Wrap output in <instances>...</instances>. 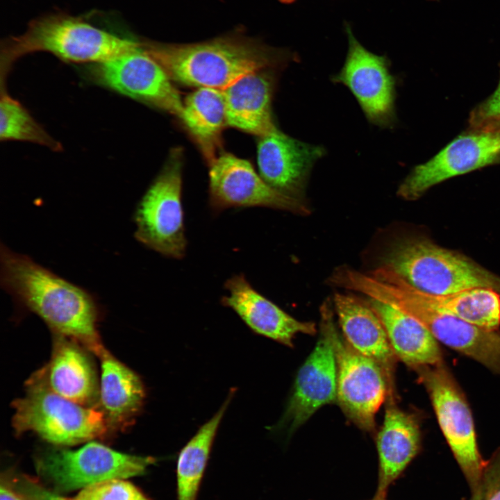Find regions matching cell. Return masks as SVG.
<instances>
[{
  "label": "cell",
  "instance_id": "cell-10",
  "mask_svg": "<svg viewBox=\"0 0 500 500\" xmlns=\"http://www.w3.org/2000/svg\"><path fill=\"white\" fill-rule=\"evenodd\" d=\"M329 300L320 309L319 334L311 353L299 369L285 411L275 428L292 434L320 408L337 402L335 328Z\"/></svg>",
  "mask_w": 500,
  "mask_h": 500
},
{
  "label": "cell",
  "instance_id": "cell-32",
  "mask_svg": "<svg viewBox=\"0 0 500 500\" xmlns=\"http://www.w3.org/2000/svg\"><path fill=\"white\" fill-rule=\"evenodd\" d=\"M487 489L481 484L474 490L473 496L470 500H485L487 494Z\"/></svg>",
  "mask_w": 500,
  "mask_h": 500
},
{
  "label": "cell",
  "instance_id": "cell-28",
  "mask_svg": "<svg viewBox=\"0 0 500 500\" xmlns=\"http://www.w3.org/2000/svg\"><path fill=\"white\" fill-rule=\"evenodd\" d=\"M72 500H150L125 479H111L79 491Z\"/></svg>",
  "mask_w": 500,
  "mask_h": 500
},
{
  "label": "cell",
  "instance_id": "cell-34",
  "mask_svg": "<svg viewBox=\"0 0 500 500\" xmlns=\"http://www.w3.org/2000/svg\"><path fill=\"white\" fill-rule=\"evenodd\" d=\"M372 500H388L387 496L375 494Z\"/></svg>",
  "mask_w": 500,
  "mask_h": 500
},
{
  "label": "cell",
  "instance_id": "cell-30",
  "mask_svg": "<svg viewBox=\"0 0 500 500\" xmlns=\"http://www.w3.org/2000/svg\"><path fill=\"white\" fill-rule=\"evenodd\" d=\"M19 489L26 500H68L33 481L19 483Z\"/></svg>",
  "mask_w": 500,
  "mask_h": 500
},
{
  "label": "cell",
  "instance_id": "cell-17",
  "mask_svg": "<svg viewBox=\"0 0 500 500\" xmlns=\"http://www.w3.org/2000/svg\"><path fill=\"white\" fill-rule=\"evenodd\" d=\"M87 351L72 339L54 335L49 361L29 379L79 405L99 408V385Z\"/></svg>",
  "mask_w": 500,
  "mask_h": 500
},
{
  "label": "cell",
  "instance_id": "cell-6",
  "mask_svg": "<svg viewBox=\"0 0 500 500\" xmlns=\"http://www.w3.org/2000/svg\"><path fill=\"white\" fill-rule=\"evenodd\" d=\"M26 385V394L12 403L17 434L32 432L52 444L71 446L109 431L100 409L74 403L29 378Z\"/></svg>",
  "mask_w": 500,
  "mask_h": 500
},
{
  "label": "cell",
  "instance_id": "cell-23",
  "mask_svg": "<svg viewBox=\"0 0 500 500\" xmlns=\"http://www.w3.org/2000/svg\"><path fill=\"white\" fill-rule=\"evenodd\" d=\"M366 301L381 319L397 360L412 369L443 362L437 340L419 321L384 302Z\"/></svg>",
  "mask_w": 500,
  "mask_h": 500
},
{
  "label": "cell",
  "instance_id": "cell-22",
  "mask_svg": "<svg viewBox=\"0 0 500 500\" xmlns=\"http://www.w3.org/2000/svg\"><path fill=\"white\" fill-rule=\"evenodd\" d=\"M101 361L99 408L108 431H123L131 426L144 406V383L134 371L117 359L106 348Z\"/></svg>",
  "mask_w": 500,
  "mask_h": 500
},
{
  "label": "cell",
  "instance_id": "cell-8",
  "mask_svg": "<svg viewBox=\"0 0 500 500\" xmlns=\"http://www.w3.org/2000/svg\"><path fill=\"white\" fill-rule=\"evenodd\" d=\"M156 461L151 456L129 454L90 441L76 449L45 450L38 456L35 467L56 491L69 492L111 479L143 475Z\"/></svg>",
  "mask_w": 500,
  "mask_h": 500
},
{
  "label": "cell",
  "instance_id": "cell-15",
  "mask_svg": "<svg viewBox=\"0 0 500 500\" xmlns=\"http://www.w3.org/2000/svg\"><path fill=\"white\" fill-rule=\"evenodd\" d=\"M95 79L122 94L143 101L178 118L183 101L161 65L141 44L112 59L95 64Z\"/></svg>",
  "mask_w": 500,
  "mask_h": 500
},
{
  "label": "cell",
  "instance_id": "cell-29",
  "mask_svg": "<svg viewBox=\"0 0 500 500\" xmlns=\"http://www.w3.org/2000/svg\"><path fill=\"white\" fill-rule=\"evenodd\" d=\"M500 122V81L494 94L472 113L471 123L477 129L494 127Z\"/></svg>",
  "mask_w": 500,
  "mask_h": 500
},
{
  "label": "cell",
  "instance_id": "cell-24",
  "mask_svg": "<svg viewBox=\"0 0 500 500\" xmlns=\"http://www.w3.org/2000/svg\"><path fill=\"white\" fill-rule=\"evenodd\" d=\"M178 119L207 163H211L221 153L222 134L227 126L222 90L197 88L185 97Z\"/></svg>",
  "mask_w": 500,
  "mask_h": 500
},
{
  "label": "cell",
  "instance_id": "cell-19",
  "mask_svg": "<svg viewBox=\"0 0 500 500\" xmlns=\"http://www.w3.org/2000/svg\"><path fill=\"white\" fill-rule=\"evenodd\" d=\"M333 304L343 337L356 351L378 365L388 384L387 399H397V358L381 319L366 301L353 296L335 294Z\"/></svg>",
  "mask_w": 500,
  "mask_h": 500
},
{
  "label": "cell",
  "instance_id": "cell-36",
  "mask_svg": "<svg viewBox=\"0 0 500 500\" xmlns=\"http://www.w3.org/2000/svg\"><path fill=\"white\" fill-rule=\"evenodd\" d=\"M494 127H500V122H499Z\"/></svg>",
  "mask_w": 500,
  "mask_h": 500
},
{
  "label": "cell",
  "instance_id": "cell-16",
  "mask_svg": "<svg viewBox=\"0 0 500 500\" xmlns=\"http://www.w3.org/2000/svg\"><path fill=\"white\" fill-rule=\"evenodd\" d=\"M326 154L323 146L293 138L278 128L258 137V173L273 189L303 201L312 169Z\"/></svg>",
  "mask_w": 500,
  "mask_h": 500
},
{
  "label": "cell",
  "instance_id": "cell-11",
  "mask_svg": "<svg viewBox=\"0 0 500 500\" xmlns=\"http://www.w3.org/2000/svg\"><path fill=\"white\" fill-rule=\"evenodd\" d=\"M348 51L341 69L333 75L334 83L346 86L358 101L367 121L381 128H392L397 122L396 81L385 56L365 49L345 26Z\"/></svg>",
  "mask_w": 500,
  "mask_h": 500
},
{
  "label": "cell",
  "instance_id": "cell-4",
  "mask_svg": "<svg viewBox=\"0 0 500 500\" xmlns=\"http://www.w3.org/2000/svg\"><path fill=\"white\" fill-rule=\"evenodd\" d=\"M141 44L133 38L101 28L83 17L58 12L33 19L22 35L1 44L5 71L19 58L37 51L71 62L100 63L127 53Z\"/></svg>",
  "mask_w": 500,
  "mask_h": 500
},
{
  "label": "cell",
  "instance_id": "cell-9",
  "mask_svg": "<svg viewBox=\"0 0 500 500\" xmlns=\"http://www.w3.org/2000/svg\"><path fill=\"white\" fill-rule=\"evenodd\" d=\"M431 397L445 439L474 490L482 483L486 462L479 453L466 399L444 363L414 369Z\"/></svg>",
  "mask_w": 500,
  "mask_h": 500
},
{
  "label": "cell",
  "instance_id": "cell-35",
  "mask_svg": "<svg viewBox=\"0 0 500 500\" xmlns=\"http://www.w3.org/2000/svg\"><path fill=\"white\" fill-rule=\"evenodd\" d=\"M280 2L285 4H290L294 3L296 0H278Z\"/></svg>",
  "mask_w": 500,
  "mask_h": 500
},
{
  "label": "cell",
  "instance_id": "cell-31",
  "mask_svg": "<svg viewBox=\"0 0 500 500\" xmlns=\"http://www.w3.org/2000/svg\"><path fill=\"white\" fill-rule=\"evenodd\" d=\"M0 500H24L15 491L7 484L1 483L0 487Z\"/></svg>",
  "mask_w": 500,
  "mask_h": 500
},
{
  "label": "cell",
  "instance_id": "cell-13",
  "mask_svg": "<svg viewBox=\"0 0 500 500\" xmlns=\"http://www.w3.org/2000/svg\"><path fill=\"white\" fill-rule=\"evenodd\" d=\"M209 206L215 212L231 208L266 207L299 215L309 210L303 201L270 187L248 160L221 152L209 164Z\"/></svg>",
  "mask_w": 500,
  "mask_h": 500
},
{
  "label": "cell",
  "instance_id": "cell-1",
  "mask_svg": "<svg viewBox=\"0 0 500 500\" xmlns=\"http://www.w3.org/2000/svg\"><path fill=\"white\" fill-rule=\"evenodd\" d=\"M0 283L18 306L40 317L53 335L76 341L97 357L105 349L97 328L99 305L86 290L2 243Z\"/></svg>",
  "mask_w": 500,
  "mask_h": 500
},
{
  "label": "cell",
  "instance_id": "cell-26",
  "mask_svg": "<svg viewBox=\"0 0 500 500\" xmlns=\"http://www.w3.org/2000/svg\"><path fill=\"white\" fill-rule=\"evenodd\" d=\"M437 308L483 329L497 331L500 325V293L490 288H474L446 296L426 293Z\"/></svg>",
  "mask_w": 500,
  "mask_h": 500
},
{
  "label": "cell",
  "instance_id": "cell-14",
  "mask_svg": "<svg viewBox=\"0 0 500 500\" xmlns=\"http://www.w3.org/2000/svg\"><path fill=\"white\" fill-rule=\"evenodd\" d=\"M500 160V127L478 128L459 136L429 160L415 167L397 194L416 200L431 187Z\"/></svg>",
  "mask_w": 500,
  "mask_h": 500
},
{
  "label": "cell",
  "instance_id": "cell-2",
  "mask_svg": "<svg viewBox=\"0 0 500 500\" xmlns=\"http://www.w3.org/2000/svg\"><path fill=\"white\" fill-rule=\"evenodd\" d=\"M144 49L182 85L223 90L244 75L265 69L283 71L297 56L240 33L203 42L166 44L143 41Z\"/></svg>",
  "mask_w": 500,
  "mask_h": 500
},
{
  "label": "cell",
  "instance_id": "cell-7",
  "mask_svg": "<svg viewBox=\"0 0 500 500\" xmlns=\"http://www.w3.org/2000/svg\"><path fill=\"white\" fill-rule=\"evenodd\" d=\"M183 157L181 147L170 151L134 214L135 238L149 249L174 259H182L187 247L181 197Z\"/></svg>",
  "mask_w": 500,
  "mask_h": 500
},
{
  "label": "cell",
  "instance_id": "cell-5",
  "mask_svg": "<svg viewBox=\"0 0 500 500\" xmlns=\"http://www.w3.org/2000/svg\"><path fill=\"white\" fill-rule=\"evenodd\" d=\"M382 266L395 272L417 290L446 296L474 288L500 293V278L467 258L417 238L394 240L382 256Z\"/></svg>",
  "mask_w": 500,
  "mask_h": 500
},
{
  "label": "cell",
  "instance_id": "cell-21",
  "mask_svg": "<svg viewBox=\"0 0 500 500\" xmlns=\"http://www.w3.org/2000/svg\"><path fill=\"white\" fill-rule=\"evenodd\" d=\"M420 443L415 417L399 408L395 400H387L383 424L376 438L378 469L375 494L387 496L390 487L417 454Z\"/></svg>",
  "mask_w": 500,
  "mask_h": 500
},
{
  "label": "cell",
  "instance_id": "cell-33",
  "mask_svg": "<svg viewBox=\"0 0 500 500\" xmlns=\"http://www.w3.org/2000/svg\"><path fill=\"white\" fill-rule=\"evenodd\" d=\"M488 500H500V490L491 496Z\"/></svg>",
  "mask_w": 500,
  "mask_h": 500
},
{
  "label": "cell",
  "instance_id": "cell-18",
  "mask_svg": "<svg viewBox=\"0 0 500 500\" xmlns=\"http://www.w3.org/2000/svg\"><path fill=\"white\" fill-rule=\"evenodd\" d=\"M224 287L228 295L222 297V304L231 308L258 335L293 347L297 334L317 332L313 322H301L288 314L258 292L242 274L227 279Z\"/></svg>",
  "mask_w": 500,
  "mask_h": 500
},
{
  "label": "cell",
  "instance_id": "cell-3",
  "mask_svg": "<svg viewBox=\"0 0 500 500\" xmlns=\"http://www.w3.org/2000/svg\"><path fill=\"white\" fill-rule=\"evenodd\" d=\"M343 285L407 312L437 340L500 374V333L476 326L437 308L424 292L390 269L381 266L369 274L351 269L344 275Z\"/></svg>",
  "mask_w": 500,
  "mask_h": 500
},
{
  "label": "cell",
  "instance_id": "cell-12",
  "mask_svg": "<svg viewBox=\"0 0 500 500\" xmlns=\"http://www.w3.org/2000/svg\"><path fill=\"white\" fill-rule=\"evenodd\" d=\"M333 338L338 372L337 403L355 426L374 433L376 414L388 394L385 375L376 362L353 349L336 326Z\"/></svg>",
  "mask_w": 500,
  "mask_h": 500
},
{
  "label": "cell",
  "instance_id": "cell-27",
  "mask_svg": "<svg viewBox=\"0 0 500 500\" xmlns=\"http://www.w3.org/2000/svg\"><path fill=\"white\" fill-rule=\"evenodd\" d=\"M0 138L1 140H22L38 143L53 150L60 146L36 122L28 112L7 94L0 102Z\"/></svg>",
  "mask_w": 500,
  "mask_h": 500
},
{
  "label": "cell",
  "instance_id": "cell-37",
  "mask_svg": "<svg viewBox=\"0 0 500 500\" xmlns=\"http://www.w3.org/2000/svg\"><path fill=\"white\" fill-rule=\"evenodd\" d=\"M431 1H435V0H431Z\"/></svg>",
  "mask_w": 500,
  "mask_h": 500
},
{
  "label": "cell",
  "instance_id": "cell-25",
  "mask_svg": "<svg viewBox=\"0 0 500 500\" xmlns=\"http://www.w3.org/2000/svg\"><path fill=\"white\" fill-rule=\"evenodd\" d=\"M235 390L220 408L197 431L180 451L176 463L177 500H197L212 444Z\"/></svg>",
  "mask_w": 500,
  "mask_h": 500
},
{
  "label": "cell",
  "instance_id": "cell-20",
  "mask_svg": "<svg viewBox=\"0 0 500 500\" xmlns=\"http://www.w3.org/2000/svg\"><path fill=\"white\" fill-rule=\"evenodd\" d=\"M280 72L265 69L251 72L222 90L227 126L258 137L278 129L272 99Z\"/></svg>",
  "mask_w": 500,
  "mask_h": 500
}]
</instances>
